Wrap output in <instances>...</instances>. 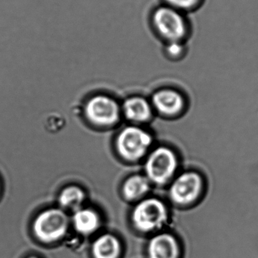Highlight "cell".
Masks as SVG:
<instances>
[{
	"mask_svg": "<svg viewBox=\"0 0 258 258\" xmlns=\"http://www.w3.org/2000/svg\"><path fill=\"white\" fill-rule=\"evenodd\" d=\"M152 143L153 138L149 132L140 127L130 125L119 132L115 146L123 159L137 162L148 154Z\"/></svg>",
	"mask_w": 258,
	"mask_h": 258,
	"instance_id": "cell-2",
	"label": "cell"
},
{
	"mask_svg": "<svg viewBox=\"0 0 258 258\" xmlns=\"http://www.w3.org/2000/svg\"><path fill=\"white\" fill-rule=\"evenodd\" d=\"M174 9H190L198 4L199 0H166Z\"/></svg>",
	"mask_w": 258,
	"mask_h": 258,
	"instance_id": "cell-15",
	"label": "cell"
},
{
	"mask_svg": "<svg viewBox=\"0 0 258 258\" xmlns=\"http://www.w3.org/2000/svg\"><path fill=\"white\" fill-rule=\"evenodd\" d=\"M179 167L177 153L171 147L160 146L151 150L145 162V176L150 183L164 186L172 181Z\"/></svg>",
	"mask_w": 258,
	"mask_h": 258,
	"instance_id": "cell-1",
	"label": "cell"
},
{
	"mask_svg": "<svg viewBox=\"0 0 258 258\" xmlns=\"http://www.w3.org/2000/svg\"><path fill=\"white\" fill-rule=\"evenodd\" d=\"M183 46L179 42H171L168 48V52L171 57H177L183 53Z\"/></svg>",
	"mask_w": 258,
	"mask_h": 258,
	"instance_id": "cell-16",
	"label": "cell"
},
{
	"mask_svg": "<svg viewBox=\"0 0 258 258\" xmlns=\"http://www.w3.org/2000/svg\"><path fill=\"white\" fill-rule=\"evenodd\" d=\"M86 195L81 188L74 185L67 186L59 194V205L64 209L78 210L84 202Z\"/></svg>",
	"mask_w": 258,
	"mask_h": 258,
	"instance_id": "cell-14",
	"label": "cell"
},
{
	"mask_svg": "<svg viewBox=\"0 0 258 258\" xmlns=\"http://www.w3.org/2000/svg\"><path fill=\"white\" fill-rule=\"evenodd\" d=\"M68 219L63 211L50 209L41 212L33 224L35 234L44 242L58 240L68 229Z\"/></svg>",
	"mask_w": 258,
	"mask_h": 258,
	"instance_id": "cell-6",
	"label": "cell"
},
{
	"mask_svg": "<svg viewBox=\"0 0 258 258\" xmlns=\"http://www.w3.org/2000/svg\"><path fill=\"white\" fill-rule=\"evenodd\" d=\"M119 248L116 238L112 235H103L94 242L92 252L95 258H117Z\"/></svg>",
	"mask_w": 258,
	"mask_h": 258,
	"instance_id": "cell-13",
	"label": "cell"
},
{
	"mask_svg": "<svg viewBox=\"0 0 258 258\" xmlns=\"http://www.w3.org/2000/svg\"><path fill=\"white\" fill-rule=\"evenodd\" d=\"M204 188V178L201 174L195 171H183L171 181L170 199L178 206H189L202 195Z\"/></svg>",
	"mask_w": 258,
	"mask_h": 258,
	"instance_id": "cell-3",
	"label": "cell"
},
{
	"mask_svg": "<svg viewBox=\"0 0 258 258\" xmlns=\"http://www.w3.org/2000/svg\"><path fill=\"white\" fill-rule=\"evenodd\" d=\"M31 258H35V257H31Z\"/></svg>",
	"mask_w": 258,
	"mask_h": 258,
	"instance_id": "cell-17",
	"label": "cell"
},
{
	"mask_svg": "<svg viewBox=\"0 0 258 258\" xmlns=\"http://www.w3.org/2000/svg\"><path fill=\"white\" fill-rule=\"evenodd\" d=\"M121 112L130 122L144 123L149 121L152 116V106L142 97H130L124 101Z\"/></svg>",
	"mask_w": 258,
	"mask_h": 258,
	"instance_id": "cell-9",
	"label": "cell"
},
{
	"mask_svg": "<svg viewBox=\"0 0 258 258\" xmlns=\"http://www.w3.org/2000/svg\"><path fill=\"white\" fill-rule=\"evenodd\" d=\"M84 114L92 125L100 127L112 126L118 123L121 119V107L111 97L97 95L86 102Z\"/></svg>",
	"mask_w": 258,
	"mask_h": 258,
	"instance_id": "cell-5",
	"label": "cell"
},
{
	"mask_svg": "<svg viewBox=\"0 0 258 258\" xmlns=\"http://www.w3.org/2000/svg\"><path fill=\"white\" fill-rule=\"evenodd\" d=\"M148 255L149 258H178V244L171 235H158L150 241Z\"/></svg>",
	"mask_w": 258,
	"mask_h": 258,
	"instance_id": "cell-10",
	"label": "cell"
},
{
	"mask_svg": "<svg viewBox=\"0 0 258 258\" xmlns=\"http://www.w3.org/2000/svg\"><path fill=\"white\" fill-rule=\"evenodd\" d=\"M151 183L145 175L134 174L124 181L122 192L127 200H136L145 197L150 190Z\"/></svg>",
	"mask_w": 258,
	"mask_h": 258,
	"instance_id": "cell-11",
	"label": "cell"
},
{
	"mask_svg": "<svg viewBox=\"0 0 258 258\" xmlns=\"http://www.w3.org/2000/svg\"><path fill=\"white\" fill-rule=\"evenodd\" d=\"M153 19L158 31L171 42H180L186 35V21L177 9L160 8L156 11Z\"/></svg>",
	"mask_w": 258,
	"mask_h": 258,
	"instance_id": "cell-7",
	"label": "cell"
},
{
	"mask_svg": "<svg viewBox=\"0 0 258 258\" xmlns=\"http://www.w3.org/2000/svg\"><path fill=\"white\" fill-rule=\"evenodd\" d=\"M168 218V209L163 202L157 198L142 200L133 209L132 219L136 228L148 232L161 228Z\"/></svg>",
	"mask_w": 258,
	"mask_h": 258,
	"instance_id": "cell-4",
	"label": "cell"
},
{
	"mask_svg": "<svg viewBox=\"0 0 258 258\" xmlns=\"http://www.w3.org/2000/svg\"><path fill=\"white\" fill-rule=\"evenodd\" d=\"M151 106L162 116L177 117L186 109V100L184 96L175 89H160L153 95Z\"/></svg>",
	"mask_w": 258,
	"mask_h": 258,
	"instance_id": "cell-8",
	"label": "cell"
},
{
	"mask_svg": "<svg viewBox=\"0 0 258 258\" xmlns=\"http://www.w3.org/2000/svg\"><path fill=\"white\" fill-rule=\"evenodd\" d=\"M74 227L79 233L89 234L98 228L99 218L96 212L89 209H79L73 217Z\"/></svg>",
	"mask_w": 258,
	"mask_h": 258,
	"instance_id": "cell-12",
	"label": "cell"
}]
</instances>
